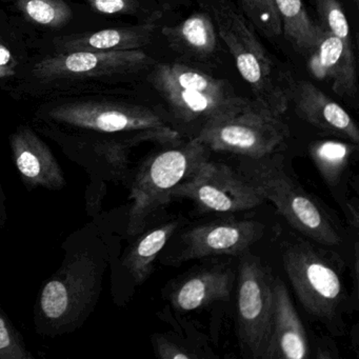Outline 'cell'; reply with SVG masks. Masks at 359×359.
Returning a JSON list of instances; mask_svg holds the SVG:
<instances>
[{
	"instance_id": "obj_16",
	"label": "cell",
	"mask_w": 359,
	"mask_h": 359,
	"mask_svg": "<svg viewBox=\"0 0 359 359\" xmlns=\"http://www.w3.org/2000/svg\"><path fill=\"white\" fill-rule=\"evenodd\" d=\"M290 102L313 127L358 144L359 130L352 117L310 81H294Z\"/></svg>"
},
{
	"instance_id": "obj_14",
	"label": "cell",
	"mask_w": 359,
	"mask_h": 359,
	"mask_svg": "<svg viewBox=\"0 0 359 359\" xmlns=\"http://www.w3.org/2000/svg\"><path fill=\"white\" fill-rule=\"evenodd\" d=\"M12 161L24 186L60 191L66 187L65 172L50 147L28 126H20L10 136Z\"/></svg>"
},
{
	"instance_id": "obj_9",
	"label": "cell",
	"mask_w": 359,
	"mask_h": 359,
	"mask_svg": "<svg viewBox=\"0 0 359 359\" xmlns=\"http://www.w3.org/2000/svg\"><path fill=\"white\" fill-rule=\"evenodd\" d=\"M237 283V331L245 357L264 359L274 302L270 268L251 254L241 256Z\"/></svg>"
},
{
	"instance_id": "obj_20",
	"label": "cell",
	"mask_w": 359,
	"mask_h": 359,
	"mask_svg": "<svg viewBox=\"0 0 359 359\" xmlns=\"http://www.w3.org/2000/svg\"><path fill=\"white\" fill-rule=\"evenodd\" d=\"M161 34L176 53L207 62L218 47V33L208 12L195 13L176 26L163 27Z\"/></svg>"
},
{
	"instance_id": "obj_18",
	"label": "cell",
	"mask_w": 359,
	"mask_h": 359,
	"mask_svg": "<svg viewBox=\"0 0 359 359\" xmlns=\"http://www.w3.org/2000/svg\"><path fill=\"white\" fill-rule=\"evenodd\" d=\"M161 18V14L155 12L146 22L136 26L70 35L56 39L55 45L62 53L140 50L152 41Z\"/></svg>"
},
{
	"instance_id": "obj_25",
	"label": "cell",
	"mask_w": 359,
	"mask_h": 359,
	"mask_svg": "<svg viewBox=\"0 0 359 359\" xmlns=\"http://www.w3.org/2000/svg\"><path fill=\"white\" fill-rule=\"evenodd\" d=\"M155 354L161 359H199L209 357L199 342L182 337L180 334L168 332L157 333L152 337Z\"/></svg>"
},
{
	"instance_id": "obj_24",
	"label": "cell",
	"mask_w": 359,
	"mask_h": 359,
	"mask_svg": "<svg viewBox=\"0 0 359 359\" xmlns=\"http://www.w3.org/2000/svg\"><path fill=\"white\" fill-rule=\"evenodd\" d=\"M241 13L266 36L283 35L281 22L275 7L274 0H235Z\"/></svg>"
},
{
	"instance_id": "obj_27",
	"label": "cell",
	"mask_w": 359,
	"mask_h": 359,
	"mask_svg": "<svg viewBox=\"0 0 359 359\" xmlns=\"http://www.w3.org/2000/svg\"><path fill=\"white\" fill-rule=\"evenodd\" d=\"M22 333L4 310L0 298V359H33Z\"/></svg>"
},
{
	"instance_id": "obj_4",
	"label": "cell",
	"mask_w": 359,
	"mask_h": 359,
	"mask_svg": "<svg viewBox=\"0 0 359 359\" xmlns=\"http://www.w3.org/2000/svg\"><path fill=\"white\" fill-rule=\"evenodd\" d=\"M209 156V149L196 138L168 144L147 156L128 180L131 205L126 235L134 238L146 230L152 216L172 201L174 188L188 180Z\"/></svg>"
},
{
	"instance_id": "obj_30",
	"label": "cell",
	"mask_w": 359,
	"mask_h": 359,
	"mask_svg": "<svg viewBox=\"0 0 359 359\" xmlns=\"http://www.w3.org/2000/svg\"><path fill=\"white\" fill-rule=\"evenodd\" d=\"M6 194L4 191L3 184L0 182V231L5 228L8 220L7 205H6Z\"/></svg>"
},
{
	"instance_id": "obj_6",
	"label": "cell",
	"mask_w": 359,
	"mask_h": 359,
	"mask_svg": "<svg viewBox=\"0 0 359 359\" xmlns=\"http://www.w3.org/2000/svg\"><path fill=\"white\" fill-rule=\"evenodd\" d=\"M150 83L161 94L176 121L199 130L243 104L226 81L186 65H157ZM195 134V136H196ZM194 136V137H195Z\"/></svg>"
},
{
	"instance_id": "obj_8",
	"label": "cell",
	"mask_w": 359,
	"mask_h": 359,
	"mask_svg": "<svg viewBox=\"0 0 359 359\" xmlns=\"http://www.w3.org/2000/svg\"><path fill=\"white\" fill-rule=\"evenodd\" d=\"M289 135L281 116L245 98L230 112L203 126L193 138L210 151L257 159L274 154Z\"/></svg>"
},
{
	"instance_id": "obj_28",
	"label": "cell",
	"mask_w": 359,
	"mask_h": 359,
	"mask_svg": "<svg viewBox=\"0 0 359 359\" xmlns=\"http://www.w3.org/2000/svg\"><path fill=\"white\" fill-rule=\"evenodd\" d=\"M98 13L107 15L135 14L140 10L137 0H86Z\"/></svg>"
},
{
	"instance_id": "obj_17",
	"label": "cell",
	"mask_w": 359,
	"mask_h": 359,
	"mask_svg": "<svg viewBox=\"0 0 359 359\" xmlns=\"http://www.w3.org/2000/svg\"><path fill=\"white\" fill-rule=\"evenodd\" d=\"M306 57L308 70L315 79L327 81L337 95L354 97L357 93L354 49L323 30L320 41Z\"/></svg>"
},
{
	"instance_id": "obj_22",
	"label": "cell",
	"mask_w": 359,
	"mask_h": 359,
	"mask_svg": "<svg viewBox=\"0 0 359 359\" xmlns=\"http://www.w3.org/2000/svg\"><path fill=\"white\" fill-rule=\"evenodd\" d=\"M357 148L353 142L318 140L311 144L309 153L321 177L330 187H334L341 180Z\"/></svg>"
},
{
	"instance_id": "obj_7",
	"label": "cell",
	"mask_w": 359,
	"mask_h": 359,
	"mask_svg": "<svg viewBox=\"0 0 359 359\" xmlns=\"http://www.w3.org/2000/svg\"><path fill=\"white\" fill-rule=\"evenodd\" d=\"M51 128H66L67 135L88 140L132 138L142 132L172 131L173 128L158 113L135 104L109 102H72L55 104L41 113Z\"/></svg>"
},
{
	"instance_id": "obj_10",
	"label": "cell",
	"mask_w": 359,
	"mask_h": 359,
	"mask_svg": "<svg viewBox=\"0 0 359 359\" xmlns=\"http://www.w3.org/2000/svg\"><path fill=\"white\" fill-rule=\"evenodd\" d=\"M193 201L201 211L236 213L262 205L266 199L257 188L241 173L226 163L210 159L174 188L171 199Z\"/></svg>"
},
{
	"instance_id": "obj_15",
	"label": "cell",
	"mask_w": 359,
	"mask_h": 359,
	"mask_svg": "<svg viewBox=\"0 0 359 359\" xmlns=\"http://www.w3.org/2000/svg\"><path fill=\"white\" fill-rule=\"evenodd\" d=\"M310 356V342L287 285L281 278L275 277L272 323L264 359H306Z\"/></svg>"
},
{
	"instance_id": "obj_2",
	"label": "cell",
	"mask_w": 359,
	"mask_h": 359,
	"mask_svg": "<svg viewBox=\"0 0 359 359\" xmlns=\"http://www.w3.org/2000/svg\"><path fill=\"white\" fill-rule=\"evenodd\" d=\"M198 4L213 20L218 36L234 57L254 100L283 116L291 104L294 81L264 49L253 25L231 0H198Z\"/></svg>"
},
{
	"instance_id": "obj_31",
	"label": "cell",
	"mask_w": 359,
	"mask_h": 359,
	"mask_svg": "<svg viewBox=\"0 0 359 359\" xmlns=\"http://www.w3.org/2000/svg\"><path fill=\"white\" fill-rule=\"evenodd\" d=\"M353 1H354V3H357V0H353Z\"/></svg>"
},
{
	"instance_id": "obj_26",
	"label": "cell",
	"mask_w": 359,
	"mask_h": 359,
	"mask_svg": "<svg viewBox=\"0 0 359 359\" xmlns=\"http://www.w3.org/2000/svg\"><path fill=\"white\" fill-rule=\"evenodd\" d=\"M317 14H318L319 26L323 30L338 37L344 45L353 48L352 37H351L350 26L346 20L344 8L338 0H313Z\"/></svg>"
},
{
	"instance_id": "obj_13",
	"label": "cell",
	"mask_w": 359,
	"mask_h": 359,
	"mask_svg": "<svg viewBox=\"0 0 359 359\" xmlns=\"http://www.w3.org/2000/svg\"><path fill=\"white\" fill-rule=\"evenodd\" d=\"M235 273L226 262H212L189 271L165 290L172 309L178 313L192 312L230 298Z\"/></svg>"
},
{
	"instance_id": "obj_5",
	"label": "cell",
	"mask_w": 359,
	"mask_h": 359,
	"mask_svg": "<svg viewBox=\"0 0 359 359\" xmlns=\"http://www.w3.org/2000/svg\"><path fill=\"white\" fill-rule=\"evenodd\" d=\"M247 159L241 174L266 201L274 203L290 226L318 245H340L339 230L329 212L285 171L280 159L275 158L274 154Z\"/></svg>"
},
{
	"instance_id": "obj_19",
	"label": "cell",
	"mask_w": 359,
	"mask_h": 359,
	"mask_svg": "<svg viewBox=\"0 0 359 359\" xmlns=\"http://www.w3.org/2000/svg\"><path fill=\"white\" fill-rule=\"evenodd\" d=\"M182 219H172L150 230L142 231L130 243L118 259V271L134 285H140L150 277L155 260L177 232Z\"/></svg>"
},
{
	"instance_id": "obj_12",
	"label": "cell",
	"mask_w": 359,
	"mask_h": 359,
	"mask_svg": "<svg viewBox=\"0 0 359 359\" xmlns=\"http://www.w3.org/2000/svg\"><path fill=\"white\" fill-rule=\"evenodd\" d=\"M153 62L154 60L140 50L67 52L41 60L33 73L45 81L94 79L138 72Z\"/></svg>"
},
{
	"instance_id": "obj_21",
	"label": "cell",
	"mask_w": 359,
	"mask_h": 359,
	"mask_svg": "<svg viewBox=\"0 0 359 359\" xmlns=\"http://www.w3.org/2000/svg\"><path fill=\"white\" fill-rule=\"evenodd\" d=\"M281 22V30L294 49L306 56L316 47L323 29L311 20L302 0H274Z\"/></svg>"
},
{
	"instance_id": "obj_1",
	"label": "cell",
	"mask_w": 359,
	"mask_h": 359,
	"mask_svg": "<svg viewBox=\"0 0 359 359\" xmlns=\"http://www.w3.org/2000/svg\"><path fill=\"white\" fill-rule=\"evenodd\" d=\"M62 250V264L41 285L33 311L35 331L43 337L74 333L95 311L110 262L100 213L71 233Z\"/></svg>"
},
{
	"instance_id": "obj_3",
	"label": "cell",
	"mask_w": 359,
	"mask_h": 359,
	"mask_svg": "<svg viewBox=\"0 0 359 359\" xmlns=\"http://www.w3.org/2000/svg\"><path fill=\"white\" fill-rule=\"evenodd\" d=\"M283 262L304 310L333 335H344V317L351 313V300L336 254L308 238H296L285 245Z\"/></svg>"
},
{
	"instance_id": "obj_23",
	"label": "cell",
	"mask_w": 359,
	"mask_h": 359,
	"mask_svg": "<svg viewBox=\"0 0 359 359\" xmlns=\"http://www.w3.org/2000/svg\"><path fill=\"white\" fill-rule=\"evenodd\" d=\"M20 11L34 24L62 28L72 20V10L64 0H18Z\"/></svg>"
},
{
	"instance_id": "obj_29",
	"label": "cell",
	"mask_w": 359,
	"mask_h": 359,
	"mask_svg": "<svg viewBox=\"0 0 359 359\" xmlns=\"http://www.w3.org/2000/svg\"><path fill=\"white\" fill-rule=\"evenodd\" d=\"M18 62L11 50L0 41V79H9L16 74Z\"/></svg>"
},
{
	"instance_id": "obj_11",
	"label": "cell",
	"mask_w": 359,
	"mask_h": 359,
	"mask_svg": "<svg viewBox=\"0 0 359 359\" xmlns=\"http://www.w3.org/2000/svg\"><path fill=\"white\" fill-rule=\"evenodd\" d=\"M264 226L254 220L222 219L195 224L173 236L174 250L163 257V264H184L213 256H241L264 235Z\"/></svg>"
}]
</instances>
